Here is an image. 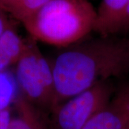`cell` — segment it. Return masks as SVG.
Here are the masks:
<instances>
[{
  "instance_id": "1",
  "label": "cell",
  "mask_w": 129,
  "mask_h": 129,
  "mask_svg": "<svg viewBox=\"0 0 129 129\" xmlns=\"http://www.w3.org/2000/svg\"><path fill=\"white\" fill-rule=\"evenodd\" d=\"M85 39L64 48L50 61L55 85L54 110L98 83L129 73V35Z\"/></svg>"
},
{
  "instance_id": "2",
  "label": "cell",
  "mask_w": 129,
  "mask_h": 129,
  "mask_svg": "<svg viewBox=\"0 0 129 129\" xmlns=\"http://www.w3.org/2000/svg\"><path fill=\"white\" fill-rule=\"evenodd\" d=\"M96 19L88 0H49L22 24L34 41L65 48L94 31Z\"/></svg>"
},
{
  "instance_id": "3",
  "label": "cell",
  "mask_w": 129,
  "mask_h": 129,
  "mask_svg": "<svg viewBox=\"0 0 129 129\" xmlns=\"http://www.w3.org/2000/svg\"><path fill=\"white\" fill-rule=\"evenodd\" d=\"M15 79L28 101L40 108L53 111L55 85L52 64L32 39L16 64Z\"/></svg>"
},
{
  "instance_id": "4",
  "label": "cell",
  "mask_w": 129,
  "mask_h": 129,
  "mask_svg": "<svg viewBox=\"0 0 129 129\" xmlns=\"http://www.w3.org/2000/svg\"><path fill=\"white\" fill-rule=\"evenodd\" d=\"M110 80L103 81L70 98L52 111L56 129H83L109 103L114 89Z\"/></svg>"
},
{
  "instance_id": "5",
  "label": "cell",
  "mask_w": 129,
  "mask_h": 129,
  "mask_svg": "<svg viewBox=\"0 0 129 129\" xmlns=\"http://www.w3.org/2000/svg\"><path fill=\"white\" fill-rule=\"evenodd\" d=\"M129 85L121 88L83 129H128Z\"/></svg>"
},
{
  "instance_id": "6",
  "label": "cell",
  "mask_w": 129,
  "mask_h": 129,
  "mask_svg": "<svg viewBox=\"0 0 129 129\" xmlns=\"http://www.w3.org/2000/svg\"><path fill=\"white\" fill-rule=\"evenodd\" d=\"M14 104L17 115L12 116L7 129H50L41 109L22 94Z\"/></svg>"
},
{
  "instance_id": "7",
  "label": "cell",
  "mask_w": 129,
  "mask_h": 129,
  "mask_svg": "<svg viewBox=\"0 0 129 129\" xmlns=\"http://www.w3.org/2000/svg\"><path fill=\"white\" fill-rule=\"evenodd\" d=\"M29 41L24 40L13 24L0 36V73L17 64L27 50Z\"/></svg>"
},
{
  "instance_id": "8",
  "label": "cell",
  "mask_w": 129,
  "mask_h": 129,
  "mask_svg": "<svg viewBox=\"0 0 129 129\" xmlns=\"http://www.w3.org/2000/svg\"><path fill=\"white\" fill-rule=\"evenodd\" d=\"M128 2L129 0H101L96 9L97 19L94 32L101 36H108Z\"/></svg>"
},
{
  "instance_id": "9",
  "label": "cell",
  "mask_w": 129,
  "mask_h": 129,
  "mask_svg": "<svg viewBox=\"0 0 129 129\" xmlns=\"http://www.w3.org/2000/svg\"><path fill=\"white\" fill-rule=\"evenodd\" d=\"M49 0H0V8L21 23L36 13Z\"/></svg>"
},
{
  "instance_id": "10",
  "label": "cell",
  "mask_w": 129,
  "mask_h": 129,
  "mask_svg": "<svg viewBox=\"0 0 129 129\" xmlns=\"http://www.w3.org/2000/svg\"><path fill=\"white\" fill-rule=\"evenodd\" d=\"M17 87L15 77L7 71L0 73V110L9 108L10 104L14 103Z\"/></svg>"
},
{
  "instance_id": "11",
  "label": "cell",
  "mask_w": 129,
  "mask_h": 129,
  "mask_svg": "<svg viewBox=\"0 0 129 129\" xmlns=\"http://www.w3.org/2000/svg\"><path fill=\"white\" fill-rule=\"evenodd\" d=\"M129 35V2L122 14L113 25L108 35Z\"/></svg>"
},
{
  "instance_id": "12",
  "label": "cell",
  "mask_w": 129,
  "mask_h": 129,
  "mask_svg": "<svg viewBox=\"0 0 129 129\" xmlns=\"http://www.w3.org/2000/svg\"><path fill=\"white\" fill-rule=\"evenodd\" d=\"M12 118L11 108L0 110V129H7Z\"/></svg>"
},
{
  "instance_id": "13",
  "label": "cell",
  "mask_w": 129,
  "mask_h": 129,
  "mask_svg": "<svg viewBox=\"0 0 129 129\" xmlns=\"http://www.w3.org/2000/svg\"><path fill=\"white\" fill-rule=\"evenodd\" d=\"M12 24L9 20L7 14L0 8V36Z\"/></svg>"
},
{
  "instance_id": "14",
  "label": "cell",
  "mask_w": 129,
  "mask_h": 129,
  "mask_svg": "<svg viewBox=\"0 0 129 129\" xmlns=\"http://www.w3.org/2000/svg\"><path fill=\"white\" fill-rule=\"evenodd\" d=\"M88 1H91V0H88Z\"/></svg>"
},
{
  "instance_id": "15",
  "label": "cell",
  "mask_w": 129,
  "mask_h": 129,
  "mask_svg": "<svg viewBox=\"0 0 129 129\" xmlns=\"http://www.w3.org/2000/svg\"><path fill=\"white\" fill-rule=\"evenodd\" d=\"M128 129H129V128H128Z\"/></svg>"
}]
</instances>
